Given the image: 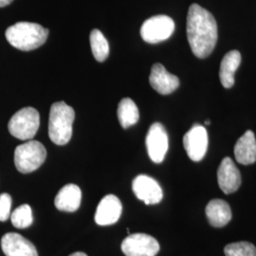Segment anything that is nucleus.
Here are the masks:
<instances>
[{"instance_id":"nucleus-10","label":"nucleus","mask_w":256,"mask_h":256,"mask_svg":"<svg viewBox=\"0 0 256 256\" xmlns=\"http://www.w3.org/2000/svg\"><path fill=\"white\" fill-rule=\"evenodd\" d=\"M135 196L146 205L158 204L164 198L162 189L153 178L146 174H138L132 182Z\"/></svg>"},{"instance_id":"nucleus-4","label":"nucleus","mask_w":256,"mask_h":256,"mask_svg":"<svg viewBox=\"0 0 256 256\" xmlns=\"http://www.w3.org/2000/svg\"><path fill=\"white\" fill-rule=\"evenodd\" d=\"M46 150L38 140H28L20 144L14 151V164L22 174L37 170L46 160Z\"/></svg>"},{"instance_id":"nucleus-16","label":"nucleus","mask_w":256,"mask_h":256,"mask_svg":"<svg viewBox=\"0 0 256 256\" xmlns=\"http://www.w3.org/2000/svg\"><path fill=\"white\" fill-rule=\"evenodd\" d=\"M234 156L238 164L250 165L256 162V136L252 130H248L238 138L234 146Z\"/></svg>"},{"instance_id":"nucleus-17","label":"nucleus","mask_w":256,"mask_h":256,"mask_svg":"<svg viewBox=\"0 0 256 256\" xmlns=\"http://www.w3.org/2000/svg\"><path fill=\"white\" fill-rule=\"evenodd\" d=\"M206 216L212 226L221 228L232 220V210L228 202L222 200H212L206 206Z\"/></svg>"},{"instance_id":"nucleus-26","label":"nucleus","mask_w":256,"mask_h":256,"mask_svg":"<svg viewBox=\"0 0 256 256\" xmlns=\"http://www.w3.org/2000/svg\"><path fill=\"white\" fill-rule=\"evenodd\" d=\"M210 120H206V122H205V124H210Z\"/></svg>"},{"instance_id":"nucleus-6","label":"nucleus","mask_w":256,"mask_h":256,"mask_svg":"<svg viewBox=\"0 0 256 256\" xmlns=\"http://www.w3.org/2000/svg\"><path fill=\"white\" fill-rule=\"evenodd\" d=\"M174 22L167 16H156L147 19L140 28L142 38L150 44H156L167 40L173 34Z\"/></svg>"},{"instance_id":"nucleus-12","label":"nucleus","mask_w":256,"mask_h":256,"mask_svg":"<svg viewBox=\"0 0 256 256\" xmlns=\"http://www.w3.org/2000/svg\"><path fill=\"white\" fill-rule=\"evenodd\" d=\"M218 182L226 194L236 192L241 185V174L229 156L222 160L218 169Z\"/></svg>"},{"instance_id":"nucleus-7","label":"nucleus","mask_w":256,"mask_h":256,"mask_svg":"<svg viewBox=\"0 0 256 256\" xmlns=\"http://www.w3.org/2000/svg\"><path fill=\"white\" fill-rule=\"evenodd\" d=\"M120 248L126 256H156L160 252L158 240L146 234H129Z\"/></svg>"},{"instance_id":"nucleus-15","label":"nucleus","mask_w":256,"mask_h":256,"mask_svg":"<svg viewBox=\"0 0 256 256\" xmlns=\"http://www.w3.org/2000/svg\"><path fill=\"white\" fill-rule=\"evenodd\" d=\"M82 200V191L76 184H66L56 194L55 207L59 210L72 212L78 210Z\"/></svg>"},{"instance_id":"nucleus-25","label":"nucleus","mask_w":256,"mask_h":256,"mask_svg":"<svg viewBox=\"0 0 256 256\" xmlns=\"http://www.w3.org/2000/svg\"><path fill=\"white\" fill-rule=\"evenodd\" d=\"M70 256H88L84 252H74L72 254H70Z\"/></svg>"},{"instance_id":"nucleus-5","label":"nucleus","mask_w":256,"mask_h":256,"mask_svg":"<svg viewBox=\"0 0 256 256\" xmlns=\"http://www.w3.org/2000/svg\"><path fill=\"white\" fill-rule=\"evenodd\" d=\"M39 126V112L34 108H24L10 118L8 129L12 136L21 140H28L36 135Z\"/></svg>"},{"instance_id":"nucleus-1","label":"nucleus","mask_w":256,"mask_h":256,"mask_svg":"<svg viewBox=\"0 0 256 256\" xmlns=\"http://www.w3.org/2000/svg\"><path fill=\"white\" fill-rule=\"evenodd\" d=\"M187 38L192 54L203 59L212 52L218 42V24L214 16L194 3L187 16Z\"/></svg>"},{"instance_id":"nucleus-24","label":"nucleus","mask_w":256,"mask_h":256,"mask_svg":"<svg viewBox=\"0 0 256 256\" xmlns=\"http://www.w3.org/2000/svg\"><path fill=\"white\" fill-rule=\"evenodd\" d=\"M14 0H0V8H3V7H6L10 5Z\"/></svg>"},{"instance_id":"nucleus-11","label":"nucleus","mask_w":256,"mask_h":256,"mask_svg":"<svg viewBox=\"0 0 256 256\" xmlns=\"http://www.w3.org/2000/svg\"><path fill=\"white\" fill-rule=\"evenodd\" d=\"M1 248L6 256H38L36 248L16 232H8L1 238Z\"/></svg>"},{"instance_id":"nucleus-13","label":"nucleus","mask_w":256,"mask_h":256,"mask_svg":"<svg viewBox=\"0 0 256 256\" xmlns=\"http://www.w3.org/2000/svg\"><path fill=\"white\" fill-rule=\"evenodd\" d=\"M149 82L156 92L162 95L171 94L180 86V79L168 72L160 63L153 64L149 76Z\"/></svg>"},{"instance_id":"nucleus-18","label":"nucleus","mask_w":256,"mask_h":256,"mask_svg":"<svg viewBox=\"0 0 256 256\" xmlns=\"http://www.w3.org/2000/svg\"><path fill=\"white\" fill-rule=\"evenodd\" d=\"M241 54L238 50H230L223 57L220 64V82L225 88L234 84V74L241 64Z\"/></svg>"},{"instance_id":"nucleus-20","label":"nucleus","mask_w":256,"mask_h":256,"mask_svg":"<svg viewBox=\"0 0 256 256\" xmlns=\"http://www.w3.org/2000/svg\"><path fill=\"white\" fill-rule=\"evenodd\" d=\"M90 46L94 58L98 62H104L110 55V45L106 38L97 28L90 32Z\"/></svg>"},{"instance_id":"nucleus-19","label":"nucleus","mask_w":256,"mask_h":256,"mask_svg":"<svg viewBox=\"0 0 256 256\" xmlns=\"http://www.w3.org/2000/svg\"><path fill=\"white\" fill-rule=\"evenodd\" d=\"M117 115L122 128L124 129L136 124L140 119L137 104L130 98H124L120 102Z\"/></svg>"},{"instance_id":"nucleus-2","label":"nucleus","mask_w":256,"mask_h":256,"mask_svg":"<svg viewBox=\"0 0 256 256\" xmlns=\"http://www.w3.org/2000/svg\"><path fill=\"white\" fill-rule=\"evenodd\" d=\"M10 44L20 50L30 52L45 44L48 30L30 22H18L8 28L5 32Z\"/></svg>"},{"instance_id":"nucleus-3","label":"nucleus","mask_w":256,"mask_h":256,"mask_svg":"<svg viewBox=\"0 0 256 256\" xmlns=\"http://www.w3.org/2000/svg\"><path fill=\"white\" fill-rule=\"evenodd\" d=\"M75 112L64 102L52 104L48 119V137L57 146L66 144L72 136Z\"/></svg>"},{"instance_id":"nucleus-9","label":"nucleus","mask_w":256,"mask_h":256,"mask_svg":"<svg viewBox=\"0 0 256 256\" xmlns=\"http://www.w3.org/2000/svg\"><path fill=\"white\" fill-rule=\"evenodd\" d=\"M146 147L148 155L155 164L164 162L168 150V135L164 126L160 124H153L147 133Z\"/></svg>"},{"instance_id":"nucleus-14","label":"nucleus","mask_w":256,"mask_h":256,"mask_svg":"<svg viewBox=\"0 0 256 256\" xmlns=\"http://www.w3.org/2000/svg\"><path fill=\"white\" fill-rule=\"evenodd\" d=\"M122 206L119 198L114 194L102 198L95 214V222L100 226L115 224L120 218Z\"/></svg>"},{"instance_id":"nucleus-8","label":"nucleus","mask_w":256,"mask_h":256,"mask_svg":"<svg viewBox=\"0 0 256 256\" xmlns=\"http://www.w3.org/2000/svg\"><path fill=\"white\" fill-rule=\"evenodd\" d=\"M208 133L204 126L194 124L183 137V146L194 162H200L208 149Z\"/></svg>"},{"instance_id":"nucleus-21","label":"nucleus","mask_w":256,"mask_h":256,"mask_svg":"<svg viewBox=\"0 0 256 256\" xmlns=\"http://www.w3.org/2000/svg\"><path fill=\"white\" fill-rule=\"evenodd\" d=\"M10 218L12 224L18 229H26L34 222L32 208L28 204L19 206L18 208H16L12 212Z\"/></svg>"},{"instance_id":"nucleus-22","label":"nucleus","mask_w":256,"mask_h":256,"mask_svg":"<svg viewBox=\"0 0 256 256\" xmlns=\"http://www.w3.org/2000/svg\"><path fill=\"white\" fill-rule=\"evenodd\" d=\"M224 254L226 256H256V248L246 241L236 242L224 248Z\"/></svg>"},{"instance_id":"nucleus-23","label":"nucleus","mask_w":256,"mask_h":256,"mask_svg":"<svg viewBox=\"0 0 256 256\" xmlns=\"http://www.w3.org/2000/svg\"><path fill=\"white\" fill-rule=\"evenodd\" d=\"M12 209V196L7 192L0 194V221L9 220Z\"/></svg>"}]
</instances>
